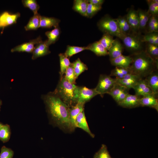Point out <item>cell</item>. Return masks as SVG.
I'll return each mask as SVG.
<instances>
[{
  "label": "cell",
  "instance_id": "1",
  "mask_svg": "<svg viewBox=\"0 0 158 158\" xmlns=\"http://www.w3.org/2000/svg\"><path fill=\"white\" fill-rule=\"evenodd\" d=\"M47 111L58 126L70 130L68 107L54 92H50L42 97Z\"/></svg>",
  "mask_w": 158,
  "mask_h": 158
},
{
  "label": "cell",
  "instance_id": "2",
  "mask_svg": "<svg viewBox=\"0 0 158 158\" xmlns=\"http://www.w3.org/2000/svg\"><path fill=\"white\" fill-rule=\"evenodd\" d=\"M133 61L130 67L132 73L141 79L147 77L158 67V60L152 58L143 50L131 56Z\"/></svg>",
  "mask_w": 158,
  "mask_h": 158
},
{
  "label": "cell",
  "instance_id": "3",
  "mask_svg": "<svg viewBox=\"0 0 158 158\" xmlns=\"http://www.w3.org/2000/svg\"><path fill=\"white\" fill-rule=\"evenodd\" d=\"M76 86L67 81L63 76L60 79L53 92L69 108L77 103L74 95Z\"/></svg>",
  "mask_w": 158,
  "mask_h": 158
},
{
  "label": "cell",
  "instance_id": "4",
  "mask_svg": "<svg viewBox=\"0 0 158 158\" xmlns=\"http://www.w3.org/2000/svg\"><path fill=\"white\" fill-rule=\"evenodd\" d=\"M97 25L99 29L104 34L117 37L121 40L125 35L121 31L116 19L108 15L102 18Z\"/></svg>",
  "mask_w": 158,
  "mask_h": 158
},
{
  "label": "cell",
  "instance_id": "5",
  "mask_svg": "<svg viewBox=\"0 0 158 158\" xmlns=\"http://www.w3.org/2000/svg\"><path fill=\"white\" fill-rule=\"evenodd\" d=\"M127 50L133 53L136 54L143 51V42L140 33L131 32L125 34L122 39Z\"/></svg>",
  "mask_w": 158,
  "mask_h": 158
},
{
  "label": "cell",
  "instance_id": "6",
  "mask_svg": "<svg viewBox=\"0 0 158 158\" xmlns=\"http://www.w3.org/2000/svg\"><path fill=\"white\" fill-rule=\"evenodd\" d=\"M98 95L95 88L89 89L84 86L76 85L74 91V97L77 103L84 104Z\"/></svg>",
  "mask_w": 158,
  "mask_h": 158
},
{
  "label": "cell",
  "instance_id": "7",
  "mask_svg": "<svg viewBox=\"0 0 158 158\" xmlns=\"http://www.w3.org/2000/svg\"><path fill=\"white\" fill-rule=\"evenodd\" d=\"M116 83V78H112L107 75H101L95 88L99 94L102 96L105 94H108Z\"/></svg>",
  "mask_w": 158,
  "mask_h": 158
},
{
  "label": "cell",
  "instance_id": "8",
  "mask_svg": "<svg viewBox=\"0 0 158 158\" xmlns=\"http://www.w3.org/2000/svg\"><path fill=\"white\" fill-rule=\"evenodd\" d=\"M129 90L116 83L108 94L118 104L122 101L129 94Z\"/></svg>",
  "mask_w": 158,
  "mask_h": 158
},
{
  "label": "cell",
  "instance_id": "9",
  "mask_svg": "<svg viewBox=\"0 0 158 158\" xmlns=\"http://www.w3.org/2000/svg\"><path fill=\"white\" fill-rule=\"evenodd\" d=\"M84 104L77 103L75 105L68 108L69 121L71 131L76 128V120L80 113L84 110Z\"/></svg>",
  "mask_w": 158,
  "mask_h": 158
},
{
  "label": "cell",
  "instance_id": "10",
  "mask_svg": "<svg viewBox=\"0 0 158 158\" xmlns=\"http://www.w3.org/2000/svg\"><path fill=\"white\" fill-rule=\"evenodd\" d=\"M135 95L140 97L148 94H154L146 79H140L133 88Z\"/></svg>",
  "mask_w": 158,
  "mask_h": 158
},
{
  "label": "cell",
  "instance_id": "11",
  "mask_svg": "<svg viewBox=\"0 0 158 158\" xmlns=\"http://www.w3.org/2000/svg\"><path fill=\"white\" fill-rule=\"evenodd\" d=\"M126 17L130 26L131 32L140 33L139 20L137 11L135 10L133 8H130L128 10Z\"/></svg>",
  "mask_w": 158,
  "mask_h": 158
},
{
  "label": "cell",
  "instance_id": "12",
  "mask_svg": "<svg viewBox=\"0 0 158 158\" xmlns=\"http://www.w3.org/2000/svg\"><path fill=\"white\" fill-rule=\"evenodd\" d=\"M42 41L41 38L39 37L37 38L30 40L28 42L24 43L18 45L11 50L12 52H25L32 53L35 48V45Z\"/></svg>",
  "mask_w": 158,
  "mask_h": 158
},
{
  "label": "cell",
  "instance_id": "13",
  "mask_svg": "<svg viewBox=\"0 0 158 158\" xmlns=\"http://www.w3.org/2000/svg\"><path fill=\"white\" fill-rule=\"evenodd\" d=\"M141 79L139 77L133 73L128 74L120 79L116 78V83L129 90L133 88Z\"/></svg>",
  "mask_w": 158,
  "mask_h": 158
},
{
  "label": "cell",
  "instance_id": "14",
  "mask_svg": "<svg viewBox=\"0 0 158 158\" xmlns=\"http://www.w3.org/2000/svg\"><path fill=\"white\" fill-rule=\"evenodd\" d=\"M20 16L19 13L11 14L7 11L3 12L0 15V28H4L16 23Z\"/></svg>",
  "mask_w": 158,
  "mask_h": 158
},
{
  "label": "cell",
  "instance_id": "15",
  "mask_svg": "<svg viewBox=\"0 0 158 158\" xmlns=\"http://www.w3.org/2000/svg\"><path fill=\"white\" fill-rule=\"evenodd\" d=\"M140 97L136 95H133L129 93L118 104L124 108H132L140 106Z\"/></svg>",
  "mask_w": 158,
  "mask_h": 158
},
{
  "label": "cell",
  "instance_id": "16",
  "mask_svg": "<svg viewBox=\"0 0 158 158\" xmlns=\"http://www.w3.org/2000/svg\"><path fill=\"white\" fill-rule=\"evenodd\" d=\"M157 94H152L146 95L140 99V106L147 107L158 111V100Z\"/></svg>",
  "mask_w": 158,
  "mask_h": 158
},
{
  "label": "cell",
  "instance_id": "17",
  "mask_svg": "<svg viewBox=\"0 0 158 158\" xmlns=\"http://www.w3.org/2000/svg\"><path fill=\"white\" fill-rule=\"evenodd\" d=\"M110 61L111 64L116 67L128 68L131 65L133 59L131 56L122 54L116 58L110 59Z\"/></svg>",
  "mask_w": 158,
  "mask_h": 158
},
{
  "label": "cell",
  "instance_id": "18",
  "mask_svg": "<svg viewBox=\"0 0 158 158\" xmlns=\"http://www.w3.org/2000/svg\"><path fill=\"white\" fill-rule=\"evenodd\" d=\"M50 53L49 46L47 45L46 41H42L36 45L32 53V59L35 60L38 58L47 55Z\"/></svg>",
  "mask_w": 158,
  "mask_h": 158
},
{
  "label": "cell",
  "instance_id": "19",
  "mask_svg": "<svg viewBox=\"0 0 158 158\" xmlns=\"http://www.w3.org/2000/svg\"><path fill=\"white\" fill-rule=\"evenodd\" d=\"M123 47L120 42L117 39L114 40L108 51L110 59L116 58L122 55Z\"/></svg>",
  "mask_w": 158,
  "mask_h": 158
},
{
  "label": "cell",
  "instance_id": "20",
  "mask_svg": "<svg viewBox=\"0 0 158 158\" xmlns=\"http://www.w3.org/2000/svg\"><path fill=\"white\" fill-rule=\"evenodd\" d=\"M139 20V33H145L147 24L151 15L148 11L140 9L137 11Z\"/></svg>",
  "mask_w": 158,
  "mask_h": 158
},
{
  "label": "cell",
  "instance_id": "21",
  "mask_svg": "<svg viewBox=\"0 0 158 158\" xmlns=\"http://www.w3.org/2000/svg\"><path fill=\"white\" fill-rule=\"evenodd\" d=\"M76 127L79 128L88 133L92 138L95 135L91 131L88 125L84 110L79 113L76 119L75 122Z\"/></svg>",
  "mask_w": 158,
  "mask_h": 158
},
{
  "label": "cell",
  "instance_id": "22",
  "mask_svg": "<svg viewBox=\"0 0 158 158\" xmlns=\"http://www.w3.org/2000/svg\"><path fill=\"white\" fill-rule=\"evenodd\" d=\"M87 50H90L98 56L108 55V51L105 49L99 41L90 44L86 47Z\"/></svg>",
  "mask_w": 158,
  "mask_h": 158
},
{
  "label": "cell",
  "instance_id": "23",
  "mask_svg": "<svg viewBox=\"0 0 158 158\" xmlns=\"http://www.w3.org/2000/svg\"><path fill=\"white\" fill-rule=\"evenodd\" d=\"M153 93L157 94L158 92V73L157 70L150 74L145 78Z\"/></svg>",
  "mask_w": 158,
  "mask_h": 158
},
{
  "label": "cell",
  "instance_id": "24",
  "mask_svg": "<svg viewBox=\"0 0 158 158\" xmlns=\"http://www.w3.org/2000/svg\"><path fill=\"white\" fill-rule=\"evenodd\" d=\"M59 20L54 18L40 16V27L51 28L58 27Z\"/></svg>",
  "mask_w": 158,
  "mask_h": 158
},
{
  "label": "cell",
  "instance_id": "25",
  "mask_svg": "<svg viewBox=\"0 0 158 158\" xmlns=\"http://www.w3.org/2000/svg\"><path fill=\"white\" fill-rule=\"evenodd\" d=\"M87 0H75L74 1L73 9L82 15L87 16V11L88 4Z\"/></svg>",
  "mask_w": 158,
  "mask_h": 158
},
{
  "label": "cell",
  "instance_id": "26",
  "mask_svg": "<svg viewBox=\"0 0 158 158\" xmlns=\"http://www.w3.org/2000/svg\"><path fill=\"white\" fill-rule=\"evenodd\" d=\"M60 59V79L62 78L68 67L70 65L71 63L68 58L63 53H60L59 54Z\"/></svg>",
  "mask_w": 158,
  "mask_h": 158
},
{
  "label": "cell",
  "instance_id": "27",
  "mask_svg": "<svg viewBox=\"0 0 158 158\" xmlns=\"http://www.w3.org/2000/svg\"><path fill=\"white\" fill-rule=\"evenodd\" d=\"M40 16L38 13L34 15L25 27V30H36L39 28Z\"/></svg>",
  "mask_w": 158,
  "mask_h": 158
},
{
  "label": "cell",
  "instance_id": "28",
  "mask_svg": "<svg viewBox=\"0 0 158 158\" xmlns=\"http://www.w3.org/2000/svg\"><path fill=\"white\" fill-rule=\"evenodd\" d=\"M60 34V31L58 27L55 28L51 31L46 32L45 35L48 38L46 41L47 45L49 46L54 43L58 39Z\"/></svg>",
  "mask_w": 158,
  "mask_h": 158
},
{
  "label": "cell",
  "instance_id": "29",
  "mask_svg": "<svg viewBox=\"0 0 158 158\" xmlns=\"http://www.w3.org/2000/svg\"><path fill=\"white\" fill-rule=\"evenodd\" d=\"M72 64L76 78L81 73L88 69L87 65L82 62L79 58L72 63Z\"/></svg>",
  "mask_w": 158,
  "mask_h": 158
},
{
  "label": "cell",
  "instance_id": "30",
  "mask_svg": "<svg viewBox=\"0 0 158 158\" xmlns=\"http://www.w3.org/2000/svg\"><path fill=\"white\" fill-rule=\"evenodd\" d=\"M11 135L10 126L7 124L3 125L0 128V140L4 143L8 141Z\"/></svg>",
  "mask_w": 158,
  "mask_h": 158
},
{
  "label": "cell",
  "instance_id": "31",
  "mask_svg": "<svg viewBox=\"0 0 158 158\" xmlns=\"http://www.w3.org/2000/svg\"><path fill=\"white\" fill-rule=\"evenodd\" d=\"M130 73H132L130 68H124L116 67L111 71L110 76H115L117 79H120L123 78L125 75Z\"/></svg>",
  "mask_w": 158,
  "mask_h": 158
},
{
  "label": "cell",
  "instance_id": "32",
  "mask_svg": "<svg viewBox=\"0 0 158 158\" xmlns=\"http://www.w3.org/2000/svg\"><path fill=\"white\" fill-rule=\"evenodd\" d=\"M145 51L153 59L158 60V45L147 43Z\"/></svg>",
  "mask_w": 158,
  "mask_h": 158
},
{
  "label": "cell",
  "instance_id": "33",
  "mask_svg": "<svg viewBox=\"0 0 158 158\" xmlns=\"http://www.w3.org/2000/svg\"><path fill=\"white\" fill-rule=\"evenodd\" d=\"M64 74V77L67 81L72 84H75L77 78L72 63L67 68Z\"/></svg>",
  "mask_w": 158,
  "mask_h": 158
},
{
  "label": "cell",
  "instance_id": "34",
  "mask_svg": "<svg viewBox=\"0 0 158 158\" xmlns=\"http://www.w3.org/2000/svg\"><path fill=\"white\" fill-rule=\"evenodd\" d=\"M85 50H87L86 47H79L68 46L64 54L67 57L70 58L73 55Z\"/></svg>",
  "mask_w": 158,
  "mask_h": 158
},
{
  "label": "cell",
  "instance_id": "35",
  "mask_svg": "<svg viewBox=\"0 0 158 158\" xmlns=\"http://www.w3.org/2000/svg\"><path fill=\"white\" fill-rule=\"evenodd\" d=\"M22 2L24 7L30 8L33 12L34 15L38 13L40 6L35 0H23Z\"/></svg>",
  "mask_w": 158,
  "mask_h": 158
},
{
  "label": "cell",
  "instance_id": "36",
  "mask_svg": "<svg viewBox=\"0 0 158 158\" xmlns=\"http://www.w3.org/2000/svg\"><path fill=\"white\" fill-rule=\"evenodd\" d=\"M94 158H112L111 157L108 150L106 145H102L100 149L95 153Z\"/></svg>",
  "mask_w": 158,
  "mask_h": 158
},
{
  "label": "cell",
  "instance_id": "37",
  "mask_svg": "<svg viewBox=\"0 0 158 158\" xmlns=\"http://www.w3.org/2000/svg\"><path fill=\"white\" fill-rule=\"evenodd\" d=\"M113 36L108 34H104L99 41L107 51L114 40Z\"/></svg>",
  "mask_w": 158,
  "mask_h": 158
},
{
  "label": "cell",
  "instance_id": "38",
  "mask_svg": "<svg viewBox=\"0 0 158 158\" xmlns=\"http://www.w3.org/2000/svg\"><path fill=\"white\" fill-rule=\"evenodd\" d=\"M148 4V11L151 15H158V0H148L147 1Z\"/></svg>",
  "mask_w": 158,
  "mask_h": 158
},
{
  "label": "cell",
  "instance_id": "39",
  "mask_svg": "<svg viewBox=\"0 0 158 158\" xmlns=\"http://www.w3.org/2000/svg\"><path fill=\"white\" fill-rule=\"evenodd\" d=\"M102 8L101 6L96 5L88 3L87 5V17L91 18Z\"/></svg>",
  "mask_w": 158,
  "mask_h": 158
},
{
  "label": "cell",
  "instance_id": "40",
  "mask_svg": "<svg viewBox=\"0 0 158 158\" xmlns=\"http://www.w3.org/2000/svg\"><path fill=\"white\" fill-rule=\"evenodd\" d=\"M13 151L11 149L3 146L1 149L0 158H12Z\"/></svg>",
  "mask_w": 158,
  "mask_h": 158
},
{
  "label": "cell",
  "instance_id": "41",
  "mask_svg": "<svg viewBox=\"0 0 158 158\" xmlns=\"http://www.w3.org/2000/svg\"><path fill=\"white\" fill-rule=\"evenodd\" d=\"M142 39L143 42L152 44H154L153 38V32H147L142 36Z\"/></svg>",
  "mask_w": 158,
  "mask_h": 158
},
{
  "label": "cell",
  "instance_id": "42",
  "mask_svg": "<svg viewBox=\"0 0 158 158\" xmlns=\"http://www.w3.org/2000/svg\"><path fill=\"white\" fill-rule=\"evenodd\" d=\"M156 24H158V15H151L148 21L146 29Z\"/></svg>",
  "mask_w": 158,
  "mask_h": 158
},
{
  "label": "cell",
  "instance_id": "43",
  "mask_svg": "<svg viewBox=\"0 0 158 158\" xmlns=\"http://www.w3.org/2000/svg\"><path fill=\"white\" fill-rule=\"evenodd\" d=\"M87 1L88 3L95 5L101 6L104 1L103 0H89Z\"/></svg>",
  "mask_w": 158,
  "mask_h": 158
},
{
  "label": "cell",
  "instance_id": "44",
  "mask_svg": "<svg viewBox=\"0 0 158 158\" xmlns=\"http://www.w3.org/2000/svg\"><path fill=\"white\" fill-rule=\"evenodd\" d=\"M153 38L154 44L158 45V32H153Z\"/></svg>",
  "mask_w": 158,
  "mask_h": 158
},
{
  "label": "cell",
  "instance_id": "45",
  "mask_svg": "<svg viewBox=\"0 0 158 158\" xmlns=\"http://www.w3.org/2000/svg\"><path fill=\"white\" fill-rule=\"evenodd\" d=\"M2 104V102L1 100L0 99V109L1 107V106Z\"/></svg>",
  "mask_w": 158,
  "mask_h": 158
},
{
  "label": "cell",
  "instance_id": "46",
  "mask_svg": "<svg viewBox=\"0 0 158 158\" xmlns=\"http://www.w3.org/2000/svg\"><path fill=\"white\" fill-rule=\"evenodd\" d=\"M3 125L2 123L0 122V128Z\"/></svg>",
  "mask_w": 158,
  "mask_h": 158
}]
</instances>
